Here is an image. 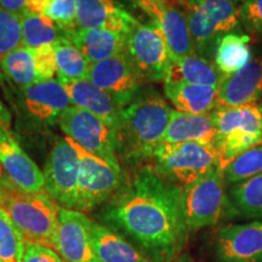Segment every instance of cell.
<instances>
[{"label": "cell", "mask_w": 262, "mask_h": 262, "mask_svg": "<svg viewBox=\"0 0 262 262\" xmlns=\"http://www.w3.org/2000/svg\"><path fill=\"white\" fill-rule=\"evenodd\" d=\"M225 185L224 169L216 165L183 187V210L189 232L217 224L226 204Z\"/></svg>", "instance_id": "ba28073f"}, {"label": "cell", "mask_w": 262, "mask_h": 262, "mask_svg": "<svg viewBox=\"0 0 262 262\" xmlns=\"http://www.w3.org/2000/svg\"><path fill=\"white\" fill-rule=\"evenodd\" d=\"M70 95L73 106L89 111L103 120L108 126L116 131L122 122L124 108L111 96L89 79L58 80Z\"/></svg>", "instance_id": "e0dca14e"}, {"label": "cell", "mask_w": 262, "mask_h": 262, "mask_svg": "<svg viewBox=\"0 0 262 262\" xmlns=\"http://www.w3.org/2000/svg\"><path fill=\"white\" fill-rule=\"evenodd\" d=\"M153 2H166V0H153Z\"/></svg>", "instance_id": "f6af8a7d"}, {"label": "cell", "mask_w": 262, "mask_h": 262, "mask_svg": "<svg viewBox=\"0 0 262 262\" xmlns=\"http://www.w3.org/2000/svg\"><path fill=\"white\" fill-rule=\"evenodd\" d=\"M135 22L116 0H77L78 28L129 33Z\"/></svg>", "instance_id": "ac0fdd59"}, {"label": "cell", "mask_w": 262, "mask_h": 262, "mask_svg": "<svg viewBox=\"0 0 262 262\" xmlns=\"http://www.w3.org/2000/svg\"><path fill=\"white\" fill-rule=\"evenodd\" d=\"M33 51H34L35 61H37L40 81L54 79L55 75H57V66L56 57H55L54 45H47V47L33 49Z\"/></svg>", "instance_id": "d590c367"}, {"label": "cell", "mask_w": 262, "mask_h": 262, "mask_svg": "<svg viewBox=\"0 0 262 262\" xmlns=\"http://www.w3.org/2000/svg\"><path fill=\"white\" fill-rule=\"evenodd\" d=\"M42 15L51 18L64 33L78 28L77 0H51Z\"/></svg>", "instance_id": "836d02e7"}, {"label": "cell", "mask_w": 262, "mask_h": 262, "mask_svg": "<svg viewBox=\"0 0 262 262\" xmlns=\"http://www.w3.org/2000/svg\"><path fill=\"white\" fill-rule=\"evenodd\" d=\"M67 140L77 150L80 162L75 210L90 211L107 202L123 185L122 168L111 165L106 160L81 148L68 137Z\"/></svg>", "instance_id": "9c48e42d"}, {"label": "cell", "mask_w": 262, "mask_h": 262, "mask_svg": "<svg viewBox=\"0 0 262 262\" xmlns=\"http://www.w3.org/2000/svg\"><path fill=\"white\" fill-rule=\"evenodd\" d=\"M262 173V145L255 146L239 155L224 169L225 183L237 185Z\"/></svg>", "instance_id": "4dcf8cb0"}, {"label": "cell", "mask_w": 262, "mask_h": 262, "mask_svg": "<svg viewBox=\"0 0 262 262\" xmlns=\"http://www.w3.org/2000/svg\"><path fill=\"white\" fill-rule=\"evenodd\" d=\"M9 188H16L12 182L10 181L9 176L6 175L4 168H3L2 163H0V189H9Z\"/></svg>", "instance_id": "60d3db41"}, {"label": "cell", "mask_w": 262, "mask_h": 262, "mask_svg": "<svg viewBox=\"0 0 262 262\" xmlns=\"http://www.w3.org/2000/svg\"><path fill=\"white\" fill-rule=\"evenodd\" d=\"M262 96V51L243 70L226 78L220 86V106L235 107L256 103Z\"/></svg>", "instance_id": "d6986e66"}, {"label": "cell", "mask_w": 262, "mask_h": 262, "mask_svg": "<svg viewBox=\"0 0 262 262\" xmlns=\"http://www.w3.org/2000/svg\"><path fill=\"white\" fill-rule=\"evenodd\" d=\"M216 130L210 114H192L172 110L164 143H215ZM162 142V143H163Z\"/></svg>", "instance_id": "7402d4cb"}, {"label": "cell", "mask_w": 262, "mask_h": 262, "mask_svg": "<svg viewBox=\"0 0 262 262\" xmlns=\"http://www.w3.org/2000/svg\"><path fill=\"white\" fill-rule=\"evenodd\" d=\"M251 38L242 29L224 35L216 48L214 63L225 77L237 73L253 60Z\"/></svg>", "instance_id": "484cf974"}, {"label": "cell", "mask_w": 262, "mask_h": 262, "mask_svg": "<svg viewBox=\"0 0 262 262\" xmlns=\"http://www.w3.org/2000/svg\"><path fill=\"white\" fill-rule=\"evenodd\" d=\"M0 163L16 188L28 193H47L44 173L22 149L11 130L0 134Z\"/></svg>", "instance_id": "2e32d148"}, {"label": "cell", "mask_w": 262, "mask_h": 262, "mask_svg": "<svg viewBox=\"0 0 262 262\" xmlns=\"http://www.w3.org/2000/svg\"><path fill=\"white\" fill-rule=\"evenodd\" d=\"M21 262H64L57 251L44 245L25 243Z\"/></svg>", "instance_id": "8d00e7d4"}, {"label": "cell", "mask_w": 262, "mask_h": 262, "mask_svg": "<svg viewBox=\"0 0 262 262\" xmlns=\"http://www.w3.org/2000/svg\"><path fill=\"white\" fill-rule=\"evenodd\" d=\"M79 49L89 63H95L126 50L127 33L107 31V29L77 28L64 34Z\"/></svg>", "instance_id": "ffe728a7"}, {"label": "cell", "mask_w": 262, "mask_h": 262, "mask_svg": "<svg viewBox=\"0 0 262 262\" xmlns=\"http://www.w3.org/2000/svg\"><path fill=\"white\" fill-rule=\"evenodd\" d=\"M80 162L67 137H57L49 153L44 173L45 191L62 208L75 210Z\"/></svg>", "instance_id": "30bf717a"}, {"label": "cell", "mask_w": 262, "mask_h": 262, "mask_svg": "<svg viewBox=\"0 0 262 262\" xmlns=\"http://www.w3.org/2000/svg\"><path fill=\"white\" fill-rule=\"evenodd\" d=\"M125 55L143 83L164 81L172 60L165 38L155 24L136 21L127 33Z\"/></svg>", "instance_id": "52a82bcc"}, {"label": "cell", "mask_w": 262, "mask_h": 262, "mask_svg": "<svg viewBox=\"0 0 262 262\" xmlns=\"http://www.w3.org/2000/svg\"><path fill=\"white\" fill-rule=\"evenodd\" d=\"M195 55L212 61L224 35L241 29V19L234 0H202L189 5L181 0Z\"/></svg>", "instance_id": "277c9868"}, {"label": "cell", "mask_w": 262, "mask_h": 262, "mask_svg": "<svg viewBox=\"0 0 262 262\" xmlns=\"http://www.w3.org/2000/svg\"><path fill=\"white\" fill-rule=\"evenodd\" d=\"M11 130V114L0 100V134Z\"/></svg>", "instance_id": "f35d334b"}, {"label": "cell", "mask_w": 262, "mask_h": 262, "mask_svg": "<svg viewBox=\"0 0 262 262\" xmlns=\"http://www.w3.org/2000/svg\"><path fill=\"white\" fill-rule=\"evenodd\" d=\"M226 78L212 61L198 55H191L172 58L164 83H187L220 88Z\"/></svg>", "instance_id": "d4e9b609"}, {"label": "cell", "mask_w": 262, "mask_h": 262, "mask_svg": "<svg viewBox=\"0 0 262 262\" xmlns=\"http://www.w3.org/2000/svg\"><path fill=\"white\" fill-rule=\"evenodd\" d=\"M57 125L66 137L74 141L81 148L120 168L116 131L101 118L80 107L71 106L58 117Z\"/></svg>", "instance_id": "8992f818"}, {"label": "cell", "mask_w": 262, "mask_h": 262, "mask_svg": "<svg viewBox=\"0 0 262 262\" xmlns=\"http://www.w3.org/2000/svg\"><path fill=\"white\" fill-rule=\"evenodd\" d=\"M229 198L242 216L262 220V173L231 186Z\"/></svg>", "instance_id": "f546056e"}, {"label": "cell", "mask_w": 262, "mask_h": 262, "mask_svg": "<svg viewBox=\"0 0 262 262\" xmlns=\"http://www.w3.org/2000/svg\"><path fill=\"white\" fill-rule=\"evenodd\" d=\"M153 168L168 181L187 187L220 164L215 143H162L153 155Z\"/></svg>", "instance_id": "5b68a950"}, {"label": "cell", "mask_w": 262, "mask_h": 262, "mask_svg": "<svg viewBox=\"0 0 262 262\" xmlns=\"http://www.w3.org/2000/svg\"><path fill=\"white\" fill-rule=\"evenodd\" d=\"M164 93L178 111L210 114L219 108V86L187 83H164Z\"/></svg>", "instance_id": "603a6c76"}, {"label": "cell", "mask_w": 262, "mask_h": 262, "mask_svg": "<svg viewBox=\"0 0 262 262\" xmlns=\"http://www.w3.org/2000/svg\"><path fill=\"white\" fill-rule=\"evenodd\" d=\"M173 262H194V260L189 257L188 255H181L178 260H175Z\"/></svg>", "instance_id": "b9f144b4"}, {"label": "cell", "mask_w": 262, "mask_h": 262, "mask_svg": "<svg viewBox=\"0 0 262 262\" xmlns=\"http://www.w3.org/2000/svg\"><path fill=\"white\" fill-rule=\"evenodd\" d=\"M86 79L107 91L123 108L136 97L145 84L125 52L90 63Z\"/></svg>", "instance_id": "8fae6325"}, {"label": "cell", "mask_w": 262, "mask_h": 262, "mask_svg": "<svg viewBox=\"0 0 262 262\" xmlns=\"http://www.w3.org/2000/svg\"><path fill=\"white\" fill-rule=\"evenodd\" d=\"M183 3H186V4H189V5H193V4H196V3L202 2V0H182Z\"/></svg>", "instance_id": "7bdbcfd3"}, {"label": "cell", "mask_w": 262, "mask_h": 262, "mask_svg": "<svg viewBox=\"0 0 262 262\" xmlns=\"http://www.w3.org/2000/svg\"><path fill=\"white\" fill-rule=\"evenodd\" d=\"M91 222L81 211L60 206L56 251L66 262H100L91 244Z\"/></svg>", "instance_id": "4fadbf2b"}, {"label": "cell", "mask_w": 262, "mask_h": 262, "mask_svg": "<svg viewBox=\"0 0 262 262\" xmlns=\"http://www.w3.org/2000/svg\"><path fill=\"white\" fill-rule=\"evenodd\" d=\"M51 0H28L27 10L35 14H44L45 10L50 5Z\"/></svg>", "instance_id": "ab89813d"}, {"label": "cell", "mask_w": 262, "mask_h": 262, "mask_svg": "<svg viewBox=\"0 0 262 262\" xmlns=\"http://www.w3.org/2000/svg\"><path fill=\"white\" fill-rule=\"evenodd\" d=\"M25 241L9 216L0 209V262H21Z\"/></svg>", "instance_id": "1f68e13d"}, {"label": "cell", "mask_w": 262, "mask_h": 262, "mask_svg": "<svg viewBox=\"0 0 262 262\" xmlns=\"http://www.w3.org/2000/svg\"><path fill=\"white\" fill-rule=\"evenodd\" d=\"M171 108L155 89H141L124 107L117 130L118 157L129 163L152 159L168 129Z\"/></svg>", "instance_id": "7a4b0ae2"}, {"label": "cell", "mask_w": 262, "mask_h": 262, "mask_svg": "<svg viewBox=\"0 0 262 262\" xmlns=\"http://www.w3.org/2000/svg\"><path fill=\"white\" fill-rule=\"evenodd\" d=\"M215 251L220 262H262V220L221 228Z\"/></svg>", "instance_id": "9a60e30c"}, {"label": "cell", "mask_w": 262, "mask_h": 262, "mask_svg": "<svg viewBox=\"0 0 262 262\" xmlns=\"http://www.w3.org/2000/svg\"><path fill=\"white\" fill-rule=\"evenodd\" d=\"M234 2H235V3H241V4H242V3L248 2V0H234Z\"/></svg>", "instance_id": "ee69618b"}, {"label": "cell", "mask_w": 262, "mask_h": 262, "mask_svg": "<svg viewBox=\"0 0 262 262\" xmlns=\"http://www.w3.org/2000/svg\"><path fill=\"white\" fill-rule=\"evenodd\" d=\"M0 68L19 88L40 81L34 51L24 45L0 57Z\"/></svg>", "instance_id": "83f0119b"}, {"label": "cell", "mask_w": 262, "mask_h": 262, "mask_svg": "<svg viewBox=\"0 0 262 262\" xmlns=\"http://www.w3.org/2000/svg\"><path fill=\"white\" fill-rule=\"evenodd\" d=\"M27 3L28 0H0V6L11 14L21 16L27 11Z\"/></svg>", "instance_id": "74e56055"}, {"label": "cell", "mask_w": 262, "mask_h": 262, "mask_svg": "<svg viewBox=\"0 0 262 262\" xmlns=\"http://www.w3.org/2000/svg\"><path fill=\"white\" fill-rule=\"evenodd\" d=\"M241 25L255 40L262 39V0H248L238 8Z\"/></svg>", "instance_id": "e575fe53"}, {"label": "cell", "mask_w": 262, "mask_h": 262, "mask_svg": "<svg viewBox=\"0 0 262 262\" xmlns=\"http://www.w3.org/2000/svg\"><path fill=\"white\" fill-rule=\"evenodd\" d=\"M91 244L100 262H152L122 234L91 222Z\"/></svg>", "instance_id": "cb8c5ba5"}, {"label": "cell", "mask_w": 262, "mask_h": 262, "mask_svg": "<svg viewBox=\"0 0 262 262\" xmlns=\"http://www.w3.org/2000/svg\"><path fill=\"white\" fill-rule=\"evenodd\" d=\"M22 47L21 18L0 6V57Z\"/></svg>", "instance_id": "d6a6232c"}, {"label": "cell", "mask_w": 262, "mask_h": 262, "mask_svg": "<svg viewBox=\"0 0 262 262\" xmlns=\"http://www.w3.org/2000/svg\"><path fill=\"white\" fill-rule=\"evenodd\" d=\"M0 209L9 216L25 243L44 245L56 251L60 205L48 193H28L18 188L0 189Z\"/></svg>", "instance_id": "3957f363"}, {"label": "cell", "mask_w": 262, "mask_h": 262, "mask_svg": "<svg viewBox=\"0 0 262 262\" xmlns=\"http://www.w3.org/2000/svg\"><path fill=\"white\" fill-rule=\"evenodd\" d=\"M211 116L216 130V140L229 136L262 135V104L221 106L216 108Z\"/></svg>", "instance_id": "44dd1931"}, {"label": "cell", "mask_w": 262, "mask_h": 262, "mask_svg": "<svg viewBox=\"0 0 262 262\" xmlns=\"http://www.w3.org/2000/svg\"><path fill=\"white\" fill-rule=\"evenodd\" d=\"M19 96L27 118L45 127L57 124L61 113L73 106L67 90L55 78L19 88Z\"/></svg>", "instance_id": "7c38bea8"}, {"label": "cell", "mask_w": 262, "mask_h": 262, "mask_svg": "<svg viewBox=\"0 0 262 262\" xmlns=\"http://www.w3.org/2000/svg\"><path fill=\"white\" fill-rule=\"evenodd\" d=\"M22 27V45L37 49L54 45L66 33L48 16L25 11L19 16Z\"/></svg>", "instance_id": "4316f807"}, {"label": "cell", "mask_w": 262, "mask_h": 262, "mask_svg": "<svg viewBox=\"0 0 262 262\" xmlns=\"http://www.w3.org/2000/svg\"><path fill=\"white\" fill-rule=\"evenodd\" d=\"M100 217L152 262L178 260L187 243L183 188L162 178L153 165L141 166L123 182Z\"/></svg>", "instance_id": "6da1fadb"}, {"label": "cell", "mask_w": 262, "mask_h": 262, "mask_svg": "<svg viewBox=\"0 0 262 262\" xmlns=\"http://www.w3.org/2000/svg\"><path fill=\"white\" fill-rule=\"evenodd\" d=\"M58 80L85 79L90 63L79 49L67 37H62L54 44Z\"/></svg>", "instance_id": "f1b7e54d"}, {"label": "cell", "mask_w": 262, "mask_h": 262, "mask_svg": "<svg viewBox=\"0 0 262 262\" xmlns=\"http://www.w3.org/2000/svg\"><path fill=\"white\" fill-rule=\"evenodd\" d=\"M137 4L153 18V24L162 32L172 58L195 55L187 16L183 8L153 0H137Z\"/></svg>", "instance_id": "5bb4252c"}]
</instances>
